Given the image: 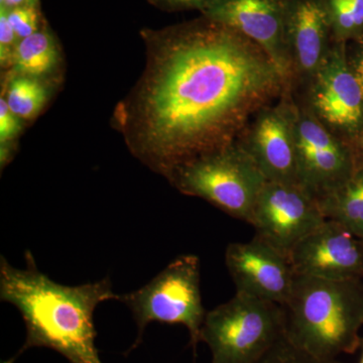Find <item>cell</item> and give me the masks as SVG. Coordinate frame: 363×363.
<instances>
[{"label": "cell", "mask_w": 363, "mask_h": 363, "mask_svg": "<svg viewBox=\"0 0 363 363\" xmlns=\"http://www.w3.org/2000/svg\"><path fill=\"white\" fill-rule=\"evenodd\" d=\"M310 104V111L331 131L350 135L362 133L363 93L343 42L330 47L311 78Z\"/></svg>", "instance_id": "cell-10"}, {"label": "cell", "mask_w": 363, "mask_h": 363, "mask_svg": "<svg viewBox=\"0 0 363 363\" xmlns=\"http://www.w3.org/2000/svg\"><path fill=\"white\" fill-rule=\"evenodd\" d=\"M295 121L296 106L283 100L262 109L238 140L267 181L298 185Z\"/></svg>", "instance_id": "cell-13"}, {"label": "cell", "mask_w": 363, "mask_h": 363, "mask_svg": "<svg viewBox=\"0 0 363 363\" xmlns=\"http://www.w3.org/2000/svg\"><path fill=\"white\" fill-rule=\"evenodd\" d=\"M168 180L183 194L202 198L247 222L267 182L240 142L184 164Z\"/></svg>", "instance_id": "cell-4"}, {"label": "cell", "mask_w": 363, "mask_h": 363, "mask_svg": "<svg viewBox=\"0 0 363 363\" xmlns=\"http://www.w3.org/2000/svg\"><path fill=\"white\" fill-rule=\"evenodd\" d=\"M355 152L357 156L358 167H363V135L362 138H358L357 150Z\"/></svg>", "instance_id": "cell-26"}, {"label": "cell", "mask_w": 363, "mask_h": 363, "mask_svg": "<svg viewBox=\"0 0 363 363\" xmlns=\"http://www.w3.org/2000/svg\"><path fill=\"white\" fill-rule=\"evenodd\" d=\"M326 0H290L288 44L294 72L311 80L330 49Z\"/></svg>", "instance_id": "cell-14"}, {"label": "cell", "mask_w": 363, "mask_h": 363, "mask_svg": "<svg viewBox=\"0 0 363 363\" xmlns=\"http://www.w3.org/2000/svg\"><path fill=\"white\" fill-rule=\"evenodd\" d=\"M33 4H39V0H0V6L6 7L7 9Z\"/></svg>", "instance_id": "cell-25"}, {"label": "cell", "mask_w": 363, "mask_h": 363, "mask_svg": "<svg viewBox=\"0 0 363 363\" xmlns=\"http://www.w3.org/2000/svg\"><path fill=\"white\" fill-rule=\"evenodd\" d=\"M253 363H342L337 359H321L301 350L285 334L269 350Z\"/></svg>", "instance_id": "cell-20"}, {"label": "cell", "mask_w": 363, "mask_h": 363, "mask_svg": "<svg viewBox=\"0 0 363 363\" xmlns=\"http://www.w3.org/2000/svg\"><path fill=\"white\" fill-rule=\"evenodd\" d=\"M326 219L338 222L363 240V167L319 201Z\"/></svg>", "instance_id": "cell-16"}, {"label": "cell", "mask_w": 363, "mask_h": 363, "mask_svg": "<svg viewBox=\"0 0 363 363\" xmlns=\"http://www.w3.org/2000/svg\"><path fill=\"white\" fill-rule=\"evenodd\" d=\"M7 18L20 40L37 33L45 23L40 14L39 4H26L7 9Z\"/></svg>", "instance_id": "cell-21"}, {"label": "cell", "mask_w": 363, "mask_h": 363, "mask_svg": "<svg viewBox=\"0 0 363 363\" xmlns=\"http://www.w3.org/2000/svg\"><path fill=\"white\" fill-rule=\"evenodd\" d=\"M326 217L319 201L297 184L267 181L248 223L255 238L289 257L293 248Z\"/></svg>", "instance_id": "cell-8"}, {"label": "cell", "mask_w": 363, "mask_h": 363, "mask_svg": "<svg viewBox=\"0 0 363 363\" xmlns=\"http://www.w3.org/2000/svg\"><path fill=\"white\" fill-rule=\"evenodd\" d=\"M18 43L20 40L7 18V9L0 6V64L2 69L11 70Z\"/></svg>", "instance_id": "cell-22"}, {"label": "cell", "mask_w": 363, "mask_h": 363, "mask_svg": "<svg viewBox=\"0 0 363 363\" xmlns=\"http://www.w3.org/2000/svg\"><path fill=\"white\" fill-rule=\"evenodd\" d=\"M285 334L281 305L236 293L206 312L200 341L209 346L211 363H253Z\"/></svg>", "instance_id": "cell-5"}, {"label": "cell", "mask_w": 363, "mask_h": 363, "mask_svg": "<svg viewBox=\"0 0 363 363\" xmlns=\"http://www.w3.org/2000/svg\"><path fill=\"white\" fill-rule=\"evenodd\" d=\"M201 272L197 255L177 257L147 285L135 292L119 296L118 301L133 313L138 329L135 347L152 322L184 325L190 334L194 355L206 312L202 304Z\"/></svg>", "instance_id": "cell-6"}, {"label": "cell", "mask_w": 363, "mask_h": 363, "mask_svg": "<svg viewBox=\"0 0 363 363\" xmlns=\"http://www.w3.org/2000/svg\"><path fill=\"white\" fill-rule=\"evenodd\" d=\"M25 269L0 259V300L20 311L26 328L20 353L50 348L71 363H104L95 345L94 312L106 301H118L106 277L95 283L70 286L52 281L38 269L26 250Z\"/></svg>", "instance_id": "cell-2"}, {"label": "cell", "mask_w": 363, "mask_h": 363, "mask_svg": "<svg viewBox=\"0 0 363 363\" xmlns=\"http://www.w3.org/2000/svg\"><path fill=\"white\" fill-rule=\"evenodd\" d=\"M362 357H360V360H359V362H358V363H363V340L362 341Z\"/></svg>", "instance_id": "cell-27"}, {"label": "cell", "mask_w": 363, "mask_h": 363, "mask_svg": "<svg viewBox=\"0 0 363 363\" xmlns=\"http://www.w3.org/2000/svg\"><path fill=\"white\" fill-rule=\"evenodd\" d=\"M140 35L145 70L113 123L131 155L167 180L238 142L290 85L259 45L204 16Z\"/></svg>", "instance_id": "cell-1"}, {"label": "cell", "mask_w": 363, "mask_h": 363, "mask_svg": "<svg viewBox=\"0 0 363 363\" xmlns=\"http://www.w3.org/2000/svg\"><path fill=\"white\" fill-rule=\"evenodd\" d=\"M285 314V335L298 348L326 360L354 353L362 345V279L297 276Z\"/></svg>", "instance_id": "cell-3"}, {"label": "cell", "mask_w": 363, "mask_h": 363, "mask_svg": "<svg viewBox=\"0 0 363 363\" xmlns=\"http://www.w3.org/2000/svg\"><path fill=\"white\" fill-rule=\"evenodd\" d=\"M61 51L54 33L47 23L37 33L20 40L14 52L11 72L45 79L60 65Z\"/></svg>", "instance_id": "cell-15"}, {"label": "cell", "mask_w": 363, "mask_h": 363, "mask_svg": "<svg viewBox=\"0 0 363 363\" xmlns=\"http://www.w3.org/2000/svg\"><path fill=\"white\" fill-rule=\"evenodd\" d=\"M297 276L324 279H363V240L326 219L289 255Z\"/></svg>", "instance_id": "cell-11"}, {"label": "cell", "mask_w": 363, "mask_h": 363, "mask_svg": "<svg viewBox=\"0 0 363 363\" xmlns=\"http://www.w3.org/2000/svg\"><path fill=\"white\" fill-rule=\"evenodd\" d=\"M152 6L164 11H179L186 9L202 11L208 0H147Z\"/></svg>", "instance_id": "cell-23"}, {"label": "cell", "mask_w": 363, "mask_h": 363, "mask_svg": "<svg viewBox=\"0 0 363 363\" xmlns=\"http://www.w3.org/2000/svg\"><path fill=\"white\" fill-rule=\"evenodd\" d=\"M346 54H347L348 64L357 77L363 93V44L360 45L354 52H346Z\"/></svg>", "instance_id": "cell-24"}, {"label": "cell", "mask_w": 363, "mask_h": 363, "mask_svg": "<svg viewBox=\"0 0 363 363\" xmlns=\"http://www.w3.org/2000/svg\"><path fill=\"white\" fill-rule=\"evenodd\" d=\"M23 121L9 109L6 99L0 98V167L4 169L13 160L16 140L23 130Z\"/></svg>", "instance_id": "cell-19"}, {"label": "cell", "mask_w": 363, "mask_h": 363, "mask_svg": "<svg viewBox=\"0 0 363 363\" xmlns=\"http://www.w3.org/2000/svg\"><path fill=\"white\" fill-rule=\"evenodd\" d=\"M332 33L338 42H344L362 32L363 0H326Z\"/></svg>", "instance_id": "cell-18"}, {"label": "cell", "mask_w": 363, "mask_h": 363, "mask_svg": "<svg viewBox=\"0 0 363 363\" xmlns=\"http://www.w3.org/2000/svg\"><path fill=\"white\" fill-rule=\"evenodd\" d=\"M289 6L290 0H208L201 11L259 45L291 82L295 72L288 44Z\"/></svg>", "instance_id": "cell-9"}, {"label": "cell", "mask_w": 363, "mask_h": 363, "mask_svg": "<svg viewBox=\"0 0 363 363\" xmlns=\"http://www.w3.org/2000/svg\"><path fill=\"white\" fill-rule=\"evenodd\" d=\"M9 72L1 96L21 121L35 118L51 97V86L45 79Z\"/></svg>", "instance_id": "cell-17"}, {"label": "cell", "mask_w": 363, "mask_h": 363, "mask_svg": "<svg viewBox=\"0 0 363 363\" xmlns=\"http://www.w3.org/2000/svg\"><path fill=\"white\" fill-rule=\"evenodd\" d=\"M225 264L236 293L284 306L292 294L296 274L290 259L259 238L230 243Z\"/></svg>", "instance_id": "cell-12"}, {"label": "cell", "mask_w": 363, "mask_h": 363, "mask_svg": "<svg viewBox=\"0 0 363 363\" xmlns=\"http://www.w3.org/2000/svg\"><path fill=\"white\" fill-rule=\"evenodd\" d=\"M298 184L318 201L358 168L354 150L333 135L310 109L296 108Z\"/></svg>", "instance_id": "cell-7"}]
</instances>
